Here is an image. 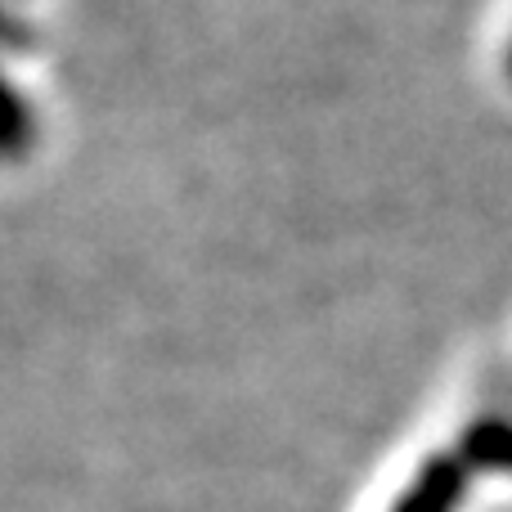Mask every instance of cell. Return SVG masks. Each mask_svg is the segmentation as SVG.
<instances>
[{"mask_svg":"<svg viewBox=\"0 0 512 512\" xmlns=\"http://www.w3.org/2000/svg\"><path fill=\"white\" fill-rule=\"evenodd\" d=\"M459 459L477 472H504L512 477V418H477L459 441Z\"/></svg>","mask_w":512,"mask_h":512,"instance_id":"7a4b0ae2","label":"cell"},{"mask_svg":"<svg viewBox=\"0 0 512 512\" xmlns=\"http://www.w3.org/2000/svg\"><path fill=\"white\" fill-rule=\"evenodd\" d=\"M508 68H512V59H508Z\"/></svg>","mask_w":512,"mask_h":512,"instance_id":"277c9868","label":"cell"},{"mask_svg":"<svg viewBox=\"0 0 512 512\" xmlns=\"http://www.w3.org/2000/svg\"><path fill=\"white\" fill-rule=\"evenodd\" d=\"M463 490H468V463L459 454H436L409 477L391 512H459Z\"/></svg>","mask_w":512,"mask_h":512,"instance_id":"6da1fadb","label":"cell"},{"mask_svg":"<svg viewBox=\"0 0 512 512\" xmlns=\"http://www.w3.org/2000/svg\"><path fill=\"white\" fill-rule=\"evenodd\" d=\"M9 113H14V122H9V153L18 158V153H23V144H27V126H32V122H27V104H23V95L9 99Z\"/></svg>","mask_w":512,"mask_h":512,"instance_id":"3957f363","label":"cell"}]
</instances>
